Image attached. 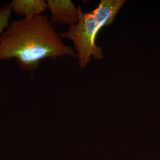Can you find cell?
<instances>
[{
	"label": "cell",
	"mask_w": 160,
	"mask_h": 160,
	"mask_svg": "<svg viewBox=\"0 0 160 160\" xmlns=\"http://www.w3.org/2000/svg\"><path fill=\"white\" fill-rule=\"evenodd\" d=\"M10 4L12 12L24 18L42 15L47 9L44 0H12Z\"/></svg>",
	"instance_id": "obj_4"
},
{
	"label": "cell",
	"mask_w": 160,
	"mask_h": 160,
	"mask_svg": "<svg viewBox=\"0 0 160 160\" xmlns=\"http://www.w3.org/2000/svg\"><path fill=\"white\" fill-rule=\"evenodd\" d=\"M47 8L51 12L52 24H67L69 26L78 22V8L70 0H48Z\"/></svg>",
	"instance_id": "obj_3"
},
{
	"label": "cell",
	"mask_w": 160,
	"mask_h": 160,
	"mask_svg": "<svg viewBox=\"0 0 160 160\" xmlns=\"http://www.w3.org/2000/svg\"><path fill=\"white\" fill-rule=\"evenodd\" d=\"M68 56L77 58L66 45L46 15L12 21L0 36V61L15 59L20 69L33 71L40 61Z\"/></svg>",
	"instance_id": "obj_1"
},
{
	"label": "cell",
	"mask_w": 160,
	"mask_h": 160,
	"mask_svg": "<svg viewBox=\"0 0 160 160\" xmlns=\"http://www.w3.org/2000/svg\"><path fill=\"white\" fill-rule=\"evenodd\" d=\"M125 0H101L90 12H82L78 6V22L60 34L62 39L71 40L80 67L85 68L92 58L103 59V49L96 43L98 32L114 22L115 17L125 3Z\"/></svg>",
	"instance_id": "obj_2"
},
{
	"label": "cell",
	"mask_w": 160,
	"mask_h": 160,
	"mask_svg": "<svg viewBox=\"0 0 160 160\" xmlns=\"http://www.w3.org/2000/svg\"><path fill=\"white\" fill-rule=\"evenodd\" d=\"M12 12L10 3L0 7V36L9 25Z\"/></svg>",
	"instance_id": "obj_5"
}]
</instances>
